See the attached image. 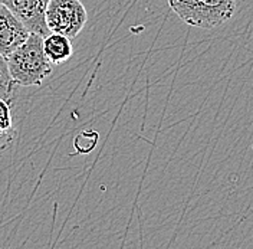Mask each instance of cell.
<instances>
[{"label": "cell", "mask_w": 253, "mask_h": 249, "mask_svg": "<svg viewBox=\"0 0 253 249\" xmlns=\"http://www.w3.org/2000/svg\"><path fill=\"white\" fill-rule=\"evenodd\" d=\"M6 61L17 87H39L52 74V63L43 50V36L38 33H31Z\"/></svg>", "instance_id": "6da1fadb"}, {"label": "cell", "mask_w": 253, "mask_h": 249, "mask_svg": "<svg viewBox=\"0 0 253 249\" xmlns=\"http://www.w3.org/2000/svg\"><path fill=\"white\" fill-rule=\"evenodd\" d=\"M175 15L194 28L211 29L227 22L236 7V0H169Z\"/></svg>", "instance_id": "7a4b0ae2"}, {"label": "cell", "mask_w": 253, "mask_h": 249, "mask_svg": "<svg viewBox=\"0 0 253 249\" xmlns=\"http://www.w3.org/2000/svg\"><path fill=\"white\" fill-rule=\"evenodd\" d=\"M45 20L49 32L74 39L84 29L88 13L79 0H49Z\"/></svg>", "instance_id": "3957f363"}, {"label": "cell", "mask_w": 253, "mask_h": 249, "mask_svg": "<svg viewBox=\"0 0 253 249\" xmlns=\"http://www.w3.org/2000/svg\"><path fill=\"white\" fill-rule=\"evenodd\" d=\"M31 33L46 36L50 33L46 26L45 13L49 0H0Z\"/></svg>", "instance_id": "277c9868"}, {"label": "cell", "mask_w": 253, "mask_h": 249, "mask_svg": "<svg viewBox=\"0 0 253 249\" xmlns=\"http://www.w3.org/2000/svg\"><path fill=\"white\" fill-rule=\"evenodd\" d=\"M31 32L3 3H0V53L7 58L16 48L22 45Z\"/></svg>", "instance_id": "5b68a950"}, {"label": "cell", "mask_w": 253, "mask_h": 249, "mask_svg": "<svg viewBox=\"0 0 253 249\" xmlns=\"http://www.w3.org/2000/svg\"><path fill=\"white\" fill-rule=\"evenodd\" d=\"M43 50L52 65H61L72 56L74 47L68 36L50 32L43 38Z\"/></svg>", "instance_id": "8992f818"}, {"label": "cell", "mask_w": 253, "mask_h": 249, "mask_svg": "<svg viewBox=\"0 0 253 249\" xmlns=\"http://www.w3.org/2000/svg\"><path fill=\"white\" fill-rule=\"evenodd\" d=\"M16 139V130L9 102L0 98V153L6 150Z\"/></svg>", "instance_id": "52a82bcc"}, {"label": "cell", "mask_w": 253, "mask_h": 249, "mask_svg": "<svg viewBox=\"0 0 253 249\" xmlns=\"http://www.w3.org/2000/svg\"><path fill=\"white\" fill-rule=\"evenodd\" d=\"M15 81L10 77V72L7 68V61L0 53V98H3L4 101L10 104L15 95Z\"/></svg>", "instance_id": "ba28073f"}, {"label": "cell", "mask_w": 253, "mask_h": 249, "mask_svg": "<svg viewBox=\"0 0 253 249\" xmlns=\"http://www.w3.org/2000/svg\"><path fill=\"white\" fill-rule=\"evenodd\" d=\"M98 140H99V136L96 131H92V130L81 131L74 139V149L79 154H89L96 147Z\"/></svg>", "instance_id": "9c48e42d"}]
</instances>
